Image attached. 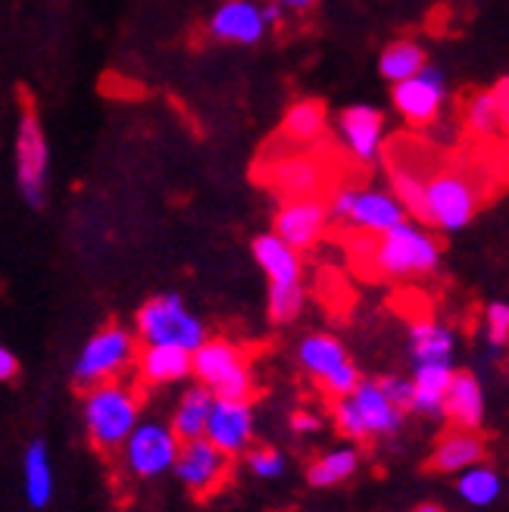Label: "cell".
I'll return each mask as SVG.
<instances>
[{
    "instance_id": "6da1fadb",
    "label": "cell",
    "mask_w": 509,
    "mask_h": 512,
    "mask_svg": "<svg viewBox=\"0 0 509 512\" xmlns=\"http://www.w3.org/2000/svg\"><path fill=\"white\" fill-rule=\"evenodd\" d=\"M369 263L391 281H410L431 275L441 266V241L435 232L413 219H403L391 232L372 238Z\"/></svg>"
},
{
    "instance_id": "7a4b0ae2",
    "label": "cell",
    "mask_w": 509,
    "mask_h": 512,
    "mask_svg": "<svg viewBox=\"0 0 509 512\" xmlns=\"http://www.w3.org/2000/svg\"><path fill=\"white\" fill-rule=\"evenodd\" d=\"M82 422L94 450L116 453L141 422V397L125 381L94 384L82 397Z\"/></svg>"
},
{
    "instance_id": "3957f363",
    "label": "cell",
    "mask_w": 509,
    "mask_h": 512,
    "mask_svg": "<svg viewBox=\"0 0 509 512\" xmlns=\"http://www.w3.org/2000/svg\"><path fill=\"white\" fill-rule=\"evenodd\" d=\"M481 207V185L466 169H438L425 175L419 222L438 232H463Z\"/></svg>"
},
{
    "instance_id": "277c9868",
    "label": "cell",
    "mask_w": 509,
    "mask_h": 512,
    "mask_svg": "<svg viewBox=\"0 0 509 512\" xmlns=\"http://www.w3.org/2000/svg\"><path fill=\"white\" fill-rule=\"evenodd\" d=\"M135 338L157 347H178L194 353L207 341V325L185 303L182 294L166 291L144 300L135 313Z\"/></svg>"
},
{
    "instance_id": "5b68a950",
    "label": "cell",
    "mask_w": 509,
    "mask_h": 512,
    "mask_svg": "<svg viewBox=\"0 0 509 512\" xmlns=\"http://www.w3.org/2000/svg\"><path fill=\"white\" fill-rule=\"evenodd\" d=\"M403 425V409L381 394L375 378H360V384L335 400V428L350 441L391 438Z\"/></svg>"
},
{
    "instance_id": "8992f818",
    "label": "cell",
    "mask_w": 509,
    "mask_h": 512,
    "mask_svg": "<svg viewBox=\"0 0 509 512\" xmlns=\"http://www.w3.org/2000/svg\"><path fill=\"white\" fill-rule=\"evenodd\" d=\"M191 375L213 397L222 400H250L253 397V369L244 347L228 338H207L191 353Z\"/></svg>"
},
{
    "instance_id": "52a82bcc",
    "label": "cell",
    "mask_w": 509,
    "mask_h": 512,
    "mask_svg": "<svg viewBox=\"0 0 509 512\" xmlns=\"http://www.w3.org/2000/svg\"><path fill=\"white\" fill-rule=\"evenodd\" d=\"M135 353H138V338L135 331L125 325H104L97 328L94 335L82 344L79 356H75L72 378L82 388H94V384H107L119 381L125 369L135 366Z\"/></svg>"
},
{
    "instance_id": "ba28073f",
    "label": "cell",
    "mask_w": 509,
    "mask_h": 512,
    "mask_svg": "<svg viewBox=\"0 0 509 512\" xmlns=\"http://www.w3.org/2000/svg\"><path fill=\"white\" fill-rule=\"evenodd\" d=\"M325 207H328V219H338L347 228H353V232L369 238L385 235L403 219H410L403 203L391 191H378V188H341Z\"/></svg>"
},
{
    "instance_id": "9c48e42d",
    "label": "cell",
    "mask_w": 509,
    "mask_h": 512,
    "mask_svg": "<svg viewBox=\"0 0 509 512\" xmlns=\"http://www.w3.org/2000/svg\"><path fill=\"white\" fill-rule=\"evenodd\" d=\"M178 444L182 441L175 438L169 422H157V419L144 422L141 419L116 453H119V463H122L125 475H132L135 481H154V478H163L166 472H172Z\"/></svg>"
},
{
    "instance_id": "30bf717a",
    "label": "cell",
    "mask_w": 509,
    "mask_h": 512,
    "mask_svg": "<svg viewBox=\"0 0 509 512\" xmlns=\"http://www.w3.org/2000/svg\"><path fill=\"white\" fill-rule=\"evenodd\" d=\"M47 166H50V150H47L44 128L35 113L32 97H25L22 116H19V132H16V185L29 207H44Z\"/></svg>"
},
{
    "instance_id": "8fae6325",
    "label": "cell",
    "mask_w": 509,
    "mask_h": 512,
    "mask_svg": "<svg viewBox=\"0 0 509 512\" xmlns=\"http://www.w3.org/2000/svg\"><path fill=\"white\" fill-rule=\"evenodd\" d=\"M297 366L332 397H344L360 384V369L353 366L347 347L332 335L303 338L297 344Z\"/></svg>"
},
{
    "instance_id": "7c38bea8",
    "label": "cell",
    "mask_w": 509,
    "mask_h": 512,
    "mask_svg": "<svg viewBox=\"0 0 509 512\" xmlns=\"http://www.w3.org/2000/svg\"><path fill=\"white\" fill-rule=\"evenodd\" d=\"M228 472H232V459L222 456L213 444H207L203 438L178 444L172 475L178 478V484H182L188 494H194V497L216 494L225 484Z\"/></svg>"
},
{
    "instance_id": "4fadbf2b",
    "label": "cell",
    "mask_w": 509,
    "mask_h": 512,
    "mask_svg": "<svg viewBox=\"0 0 509 512\" xmlns=\"http://www.w3.org/2000/svg\"><path fill=\"white\" fill-rule=\"evenodd\" d=\"M253 403L250 400H222L213 397L207 428H203V441L213 444L222 456H244L253 447Z\"/></svg>"
},
{
    "instance_id": "5bb4252c",
    "label": "cell",
    "mask_w": 509,
    "mask_h": 512,
    "mask_svg": "<svg viewBox=\"0 0 509 512\" xmlns=\"http://www.w3.org/2000/svg\"><path fill=\"white\" fill-rule=\"evenodd\" d=\"M447 104V79L444 69L425 63L413 79L394 85V107L413 125H431Z\"/></svg>"
},
{
    "instance_id": "9a60e30c",
    "label": "cell",
    "mask_w": 509,
    "mask_h": 512,
    "mask_svg": "<svg viewBox=\"0 0 509 512\" xmlns=\"http://www.w3.org/2000/svg\"><path fill=\"white\" fill-rule=\"evenodd\" d=\"M325 225H328V207L319 197H291L288 203L278 207L272 235L300 253L319 244V238L325 235Z\"/></svg>"
},
{
    "instance_id": "2e32d148",
    "label": "cell",
    "mask_w": 509,
    "mask_h": 512,
    "mask_svg": "<svg viewBox=\"0 0 509 512\" xmlns=\"http://www.w3.org/2000/svg\"><path fill=\"white\" fill-rule=\"evenodd\" d=\"M338 135L356 163H375L385 144V113L369 104H353L338 116Z\"/></svg>"
},
{
    "instance_id": "e0dca14e",
    "label": "cell",
    "mask_w": 509,
    "mask_h": 512,
    "mask_svg": "<svg viewBox=\"0 0 509 512\" xmlns=\"http://www.w3.org/2000/svg\"><path fill=\"white\" fill-rule=\"evenodd\" d=\"M207 32L222 44L250 47L266 38L269 25L257 0H222L207 22Z\"/></svg>"
},
{
    "instance_id": "ac0fdd59",
    "label": "cell",
    "mask_w": 509,
    "mask_h": 512,
    "mask_svg": "<svg viewBox=\"0 0 509 512\" xmlns=\"http://www.w3.org/2000/svg\"><path fill=\"white\" fill-rule=\"evenodd\" d=\"M441 419L466 431H478L481 422H485V388H481V381L472 372H453L450 388L444 394Z\"/></svg>"
},
{
    "instance_id": "d6986e66",
    "label": "cell",
    "mask_w": 509,
    "mask_h": 512,
    "mask_svg": "<svg viewBox=\"0 0 509 512\" xmlns=\"http://www.w3.org/2000/svg\"><path fill=\"white\" fill-rule=\"evenodd\" d=\"M488 447L481 431H466V428H450L444 438L431 450V469L441 475H460L478 463H485Z\"/></svg>"
},
{
    "instance_id": "ffe728a7",
    "label": "cell",
    "mask_w": 509,
    "mask_h": 512,
    "mask_svg": "<svg viewBox=\"0 0 509 512\" xmlns=\"http://www.w3.org/2000/svg\"><path fill=\"white\" fill-rule=\"evenodd\" d=\"M135 369L147 388H166V384H178L191 375V353L178 347L144 344L135 353Z\"/></svg>"
},
{
    "instance_id": "44dd1931",
    "label": "cell",
    "mask_w": 509,
    "mask_h": 512,
    "mask_svg": "<svg viewBox=\"0 0 509 512\" xmlns=\"http://www.w3.org/2000/svg\"><path fill=\"white\" fill-rule=\"evenodd\" d=\"M509 116V82L506 75L488 91H478L466 104V128L475 138H494L506 128Z\"/></svg>"
},
{
    "instance_id": "7402d4cb",
    "label": "cell",
    "mask_w": 509,
    "mask_h": 512,
    "mask_svg": "<svg viewBox=\"0 0 509 512\" xmlns=\"http://www.w3.org/2000/svg\"><path fill=\"white\" fill-rule=\"evenodd\" d=\"M453 363H428L416 366L410 378V409L425 419H441L444 413V394L453 378Z\"/></svg>"
},
{
    "instance_id": "603a6c76",
    "label": "cell",
    "mask_w": 509,
    "mask_h": 512,
    "mask_svg": "<svg viewBox=\"0 0 509 512\" xmlns=\"http://www.w3.org/2000/svg\"><path fill=\"white\" fill-rule=\"evenodd\" d=\"M253 260L260 263L269 288L272 285H303V263H300V253L291 250L285 241H278L272 232L260 235L253 241Z\"/></svg>"
},
{
    "instance_id": "cb8c5ba5",
    "label": "cell",
    "mask_w": 509,
    "mask_h": 512,
    "mask_svg": "<svg viewBox=\"0 0 509 512\" xmlns=\"http://www.w3.org/2000/svg\"><path fill=\"white\" fill-rule=\"evenodd\" d=\"M22 491L35 509H44L54 500V466L44 441H32L22 453Z\"/></svg>"
},
{
    "instance_id": "d4e9b609",
    "label": "cell",
    "mask_w": 509,
    "mask_h": 512,
    "mask_svg": "<svg viewBox=\"0 0 509 512\" xmlns=\"http://www.w3.org/2000/svg\"><path fill=\"white\" fill-rule=\"evenodd\" d=\"M453 350H456L453 328H447L435 319H419L410 325V353H413L416 366L453 363Z\"/></svg>"
},
{
    "instance_id": "484cf974",
    "label": "cell",
    "mask_w": 509,
    "mask_h": 512,
    "mask_svg": "<svg viewBox=\"0 0 509 512\" xmlns=\"http://www.w3.org/2000/svg\"><path fill=\"white\" fill-rule=\"evenodd\" d=\"M210 406H213V394L203 388V384H191V388H185V394L178 397V403H175L172 422H169V428L175 431V438L178 441L203 438V428H207Z\"/></svg>"
},
{
    "instance_id": "4316f807",
    "label": "cell",
    "mask_w": 509,
    "mask_h": 512,
    "mask_svg": "<svg viewBox=\"0 0 509 512\" xmlns=\"http://www.w3.org/2000/svg\"><path fill=\"white\" fill-rule=\"evenodd\" d=\"M360 469V450L356 447H332L322 456H316V463L307 469V481L313 488H338V484L350 481Z\"/></svg>"
},
{
    "instance_id": "83f0119b",
    "label": "cell",
    "mask_w": 509,
    "mask_h": 512,
    "mask_svg": "<svg viewBox=\"0 0 509 512\" xmlns=\"http://www.w3.org/2000/svg\"><path fill=\"white\" fill-rule=\"evenodd\" d=\"M456 494H460L463 503H469L475 509H488L503 494V478L497 469L478 463V466L456 475Z\"/></svg>"
},
{
    "instance_id": "f1b7e54d",
    "label": "cell",
    "mask_w": 509,
    "mask_h": 512,
    "mask_svg": "<svg viewBox=\"0 0 509 512\" xmlns=\"http://www.w3.org/2000/svg\"><path fill=\"white\" fill-rule=\"evenodd\" d=\"M428 63L425 57V47L419 41H410V38H400V41H391L385 50H381L378 57V72L385 75L391 85L397 82H406L413 79V75Z\"/></svg>"
},
{
    "instance_id": "f546056e",
    "label": "cell",
    "mask_w": 509,
    "mask_h": 512,
    "mask_svg": "<svg viewBox=\"0 0 509 512\" xmlns=\"http://www.w3.org/2000/svg\"><path fill=\"white\" fill-rule=\"evenodd\" d=\"M275 185L288 197H316L322 185V169L310 157H288L275 166Z\"/></svg>"
},
{
    "instance_id": "4dcf8cb0",
    "label": "cell",
    "mask_w": 509,
    "mask_h": 512,
    "mask_svg": "<svg viewBox=\"0 0 509 512\" xmlns=\"http://www.w3.org/2000/svg\"><path fill=\"white\" fill-rule=\"evenodd\" d=\"M282 132L294 144L316 141L325 132V107L319 104V100H297V104L285 113Z\"/></svg>"
},
{
    "instance_id": "1f68e13d",
    "label": "cell",
    "mask_w": 509,
    "mask_h": 512,
    "mask_svg": "<svg viewBox=\"0 0 509 512\" xmlns=\"http://www.w3.org/2000/svg\"><path fill=\"white\" fill-rule=\"evenodd\" d=\"M425 175L422 169L410 163H391V194L403 203L406 216H416L422 210V191H425Z\"/></svg>"
},
{
    "instance_id": "d6a6232c",
    "label": "cell",
    "mask_w": 509,
    "mask_h": 512,
    "mask_svg": "<svg viewBox=\"0 0 509 512\" xmlns=\"http://www.w3.org/2000/svg\"><path fill=\"white\" fill-rule=\"evenodd\" d=\"M303 303H307V291H303V285H272L269 297H266L269 322H275V325L297 322L303 313Z\"/></svg>"
},
{
    "instance_id": "836d02e7",
    "label": "cell",
    "mask_w": 509,
    "mask_h": 512,
    "mask_svg": "<svg viewBox=\"0 0 509 512\" xmlns=\"http://www.w3.org/2000/svg\"><path fill=\"white\" fill-rule=\"evenodd\" d=\"M244 463H247L250 475L260 478V481H275V478H282L288 469L285 453L275 450V447H250L244 453Z\"/></svg>"
},
{
    "instance_id": "e575fe53",
    "label": "cell",
    "mask_w": 509,
    "mask_h": 512,
    "mask_svg": "<svg viewBox=\"0 0 509 512\" xmlns=\"http://www.w3.org/2000/svg\"><path fill=\"white\" fill-rule=\"evenodd\" d=\"M485 338L491 344V350H503L509 341V306L503 300L488 303L485 310Z\"/></svg>"
},
{
    "instance_id": "d590c367",
    "label": "cell",
    "mask_w": 509,
    "mask_h": 512,
    "mask_svg": "<svg viewBox=\"0 0 509 512\" xmlns=\"http://www.w3.org/2000/svg\"><path fill=\"white\" fill-rule=\"evenodd\" d=\"M375 381H378L381 394H385L394 406H400L403 413L410 409V378H403V375H385V378H375Z\"/></svg>"
},
{
    "instance_id": "8d00e7d4",
    "label": "cell",
    "mask_w": 509,
    "mask_h": 512,
    "mask_svg": "<svg viewBox=\"0 0 509 512\" xmlns=\"http://www.w3.org/2000/svg\"><path fill=\"white\" fill-rule=\"evenodd\" d=\"M319 428H322V419L316 413H310V409H297V413L291 416L294 434H316Z\"/></svg>"
},
{
    "instance_id": "74e56055",
    "label": "cell",
    "mask_w": 509,
    "mask_h": 512,
    "mask_svg": "<svg viewBox=\"0 0 509 512\" xmlns=\"http://www.w3.org/2000/svg\"><path fill=\"white\" fill-rule=\"evenodd\" d=\"M19 375V360H16V353L10 347L0 344V384H7Z\"/></svg>"
},
{
    "instance_id": "f35d334b",
    "label": "cell",
    "mask_w": 509,
    "mask_h": 512,
    "mask_svg": "<svg viewBox=\"0 0 509 512\" xmlns=\"http://www.w3.org/2000/svg\"><path fill=\"white\" fill-rule=\"evenodd\" d=\"M260 10H263V19H266L269 29H272V25L282 22V16H285V10L278 7V4H272V0H269V4H260Z\"/></svg>"
},
{
    "instance_id": "ab89813d",
    "label": "cell",
    "mask_w": 509,
    "mask_h": 512,
    "mask_svg": "<svg viewBox=\"0 0 509 512\" xmlns=\"http://www.w3.org/2000/svg\"><path fill=\"white\" fill-rule=\"evenodd\" d=\"M272 4H278V7H282V10H294V13H303V10L316 7V0H272Z\"/></svg>"
},
{
    "instance_id": "60d3db41",
    "label": "cell",
    "mask_w": 509,
    "mask_h": 512,
    "mask_svg": "<svg viewBox=\"0 0 509 512\" xmlns=\"http://www.w3.org/2000/svg\"><path fill=\"white\" fill-rule=\"evenodd\" d=\"M413 512H447L444 506H438V503H422V506H416Z\"/></svg>"
}]
</instances>
